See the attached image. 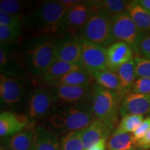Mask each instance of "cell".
<instances>
[{
  "mask_svg": "<svg viewBox=\"0 0 150 150\" xmlns=\"http://www.w3.org/2000/svg\"><path fill=\"white\" fill-rule=\"evenodd\" d=\"M67 11L68 8L59 1H42L24 15V27L33 36L61 35Z\"/></svg>",
  "mask_w": 150,
  "mask_h": 150,
  "instance_id": "1",
  "label": "cell"
},
{
  "mask_svg": "<svg viewBox=\"0 0 150 150\" xmlns=\"http://www.w3.org/2000/svg\"><path fill=\"white\" fill-rule=\"evenodd\" d=\"M54 106V101L50 89L37 88L30 94L27 102V115L31 123L44 120Z\"/></svg>",
  "mask_w": 150,
  "mask_h": 150,
  "instance_id": "6",
  "label": "cell"
},
{
  "mask_svg": "<svg viewBox=\"0 0 150 150\" xmlns=\"http://www.w3.org/2000/svg\"><path fill=\"white\" fill-rule=\"evenodd\" d=\"M91 12L92 8L87 1H82L81 3L69 8L62 33L78 35L87 23Z\"/></svg>",
  "mask_w": 150,
  "mask_h": 150,
  "instance_id": "12",
  "label": "cell"
},
{
  "mask_svg": "<svg viewBox=\"0 0 150 150\" xmlns=\"http://www.w3.org/2000/svg\"><path fill=\"white\" fill-rule=\"evenodd\" d=\"M137 78L150 79V59L136 56L134 59Z\"/></svg>",
  "mask_w": 150,
  "mask_h": 150,
  "instance_id": "31",
  "label": "cell"
},
{
  "mask_svg": "<svg viewBox=\"0 0 150 150\" xmlns=\"http://www.w3.org/2000/svg\"><path fill=\"white\" fill-rule=\"evenodd\" d=\"M144 120V116L129 115L122 118L117 127L112 131V134H131L134 133Z\"/></svg>",
  "mask_w": 150,
  "mask_h": 150,
  "instance_id": "27",
  "label": "cell"
},
{
  "mask_svg": "<svg viewBox=\"0 0 150 150\" xmlns=\"http://www.w3.org/2000/svg\"><path fill=\"white\" fill-rule=\"evenodd\" d=\"M93 76L84 69L67 73L62 77L47 84L46 86H91L94 85Z\"/></svg>",
  "mask_w": 150,
  "mask_h": 150,
  "instance_id": "20",
  "label": "cell"
},
{
  "mask_svg": "<svg viewBox=\"0 0 150 150\" xmlns=\"http://www.w3.org/2000/svg\"><path fill=\"white\" fill-rule=\"evenodd\" d=\"M56 40V37L51 35L33 36L22 47L21 62L37 80L55 60Z\"/></svg>",
  "mask_w": 150,
  "mask_h": 150,
  "instance_id": "3",
  "label": "cell"
},
{
  "mask_svg": "<svg viewBox=\"0 0 150 150\" xmlns=\"http://www.w3.org/2000/svg\"><path fill=\"white\" fill-rule=\"evenodd\" d=\"M137 147V141L131 134H112L106 140L107 150H129Z\"/></svg>",
  "mask_w": 150,
  "mask_h": 150,
  "instance_id": "26",
  "label": "cell"
},
{
  "mask_svg": "<svg viewBox=\"0 0 150 150\" xmlns=\"http://www.w3.org/2000/svg\"><path fill=\"white\" fill-rule=\"evenodd\" d=\"M61 150H84L81 130L65 134L60 139Z\"/></svg>",
  "mask_w": 150,
  "mask_h": 150,
  "instance_id": "28",
  "label": "cell"
},
{
  "mask_svg": "<svg viewBox=\"0 0 150 150\" xmlns=\"http://www.w3.org/2000/svg\"><path fill=\"white\" fill-rule=\"evenodd\" d=\"M138 56L150 59V35H145L140 39L136 49Z\"/></svg>",
  "mask_w": 150,
  "mask_h": 150,
  "instance_id": "34",
  "label": "cell"
},
{
  "mask_svg": "<svg viewBox=\"0 0 150 150\" xmlns=\"http://www.w3.org/2000/svg\"><path fill=\"white\" fill-rule=\"evenodd\" d=\"M112 131L106 123L98 118H95L88 126L82 129L84 150L88 149L102 139L108 138Z\"/></svg>",
  "mask_w": 150,
  "mask_h": 150,
  "instance_id": "17",
  "label": "cell"
},
{
  "mask_svg": "<svg viewBox=\"0 0 150 150\" xmlns=\"http://www.w3.org/2000/svg\"><path fill=\"white\" fill-rule=\"evenodd\" d=\"M35 127L30 125L17 134L1 138V148L13 150H33Z\"/></svg>",
  "mask_w": 150,
  "mask_h": 150,
  "instance_id": "16",
  "label": "cell"
},
{
  "mask_svg": "<svg viewBox=\"0 0 150 150\" xmlns=\"http://www.w3.org/2000/svg\"><path fill=\"white\" fill-rule=\"evenodd\" d=\"M24 86L15 76L0 75V100L1 104L14 106L21 102L24 96Z\"/></svg>",
  "mask_w": 150,
  "mask_h": 150,
  "instance_id": "11",
  "label": "cell"
},
{
  "mask_svg": "<svg viewBox=\"0 0 150 150\" xmlns=\"http://www.w3.org/2000/svg\"><path fill=\"white\" fill-rule=\"evenodd\" d=\"M129 150H144V149H140V148H139V147H136V148H134V149H129Z\"/></svg>",
  "mask_w": 150,
  "mask_h": 150,
  "instance_id": "39",
  "label": "cell"
},
{
  "mask_svg": "<svg viewBox=\"0 0 150 150\" xmlns=\"http://www.w3.org/2000/svg\"><path fill=\"white\" fill-rule=\"evenodd\" d=\"M31 6L29 2L20 0H1L0 12L8 14L19 15L23 16L25 11Z\"/></svg>",
  "mask_w": 150,
  "mask_h": 150,
  "instance_id": "29",
  "label": "cell"
},
{
  "mask_svg": "<svg viewBox=\"0 0 150 150\" xmlns=\"http://www.w3.org/2000/svg\"><path fill=\"white\" fill-rule=\"evenodd\" d=\"M112 35L116 41H122L129 45L136 53L140 39L145 35L138 29L128 13L120 14L112 18Z\"/></svg>",
  "mask_w": 150,
  "mask_h": 150,
  "instance_id": "7",
  "label": "cell"
},
{
  "mask_svg": "<svg viewBox=\"0 0 150 150\" xmlns=\"http://www.w3.org/2000/svg\"><path fill=\"white\" fill-rule=\"evenodd\" d=\"M96 118L91 102L79 104H54L50 113L43 120L47 128L57 136L81 130Z\"/></svg>",
  "mask_w": 150,
  "mask_h": 150,
  "instance_id": "2",
  "label": "cell"
},
{
  "mask_svg": "<svg viewBox=\"0 0 150 150\" xmlns=\"http://www.w3.org/2000/svg\"><path fill=\"white\" fill-rule=\"evenodd\" d=\"M120 82L122 94L124 97L130 93L133 84L136 79V65L134 61H131L118 67L115 72Z\"/></svg>",
  "mask_w": 150,
  "mask_h": 150,
  "instance_id": "25",
  "label": "cell"
},
{
  "mask_svg": "<svg viewBox=\"0 0 150 150\" xmlns=\"http://www.w3.org/2000/svg\"><path fill=\"white\" fill-rule=\"evenodd\" d=\"M23 27L0 26V42L1 44H11L21 37Z\"/></svg>",
  "mask_w": 150,
  "mask_h": 150,
  "instance_id": "30",
  "label": "cell"
},
{
  "mask_svg": "<svg viewBox=\"0 0 150 150\" xmlns=\"http://www.w3.org/2000/svg\"><path fill=\"white\" fill-rule=\"evenodd\" d=\"M80 38V37H79ZM82 47L81 65L90 74L108 69L106 48L81 38Z\"/></svg>",
  "mask_w": 150,
  "mask_h": 150,
  "instance_id": "10",
  "label": "cell"
},
{
  "mask_svg": "<svg viewBox=\"0 0 150 150\" xmlns=\"http://www.w3.org/2000/svg\"><path fill=\"white\" fill-rule=\"evenodd\" d=\"M95 85V84H94ZM94 85L91 86H47L53 96L54 104H79L92 101Z\"/></svg>",
  "mask_w": 150,
  "mask_h": 150,
  "instance_id": "8",
  "label": "cell"
},
{
  "mask_svg": "<svg viewBox=\"0 0 150 150\" xmlns=\"http://www.w3.org/2000/svg\"><path fill=\"white\" fill-rule=\"evenodd\" d=\"M123 97L120 94L95 84L91 104L95 117L105 122L112 131L118 121Z\"/></svg>",
  "mask_w": 150,
  "mask_h": 150,
  "instance_id": "5",
  "label": "cell"
},
{
  "mask_svg": "<svg viewBox=\"0 0 150 150\" xmlns=\"http://www.w3.org/2000/svg\"><path fill=\"white\" fill-rule=\"evenodd\" d=\"M33 150H61L58 136L45 125L35 127Z\"/></svg>",
  "mask_w": 150,
  "mask_h": 150,
  "instance_id": "19",
  "label": "cell"
},
{
  "mask_svg": "<svg viewBox=\"0 0 150 150\" xmlns=\"http://www.w3.org/2000/svg\"><path fill=\"white\" fill-rule=\"evenodd\" d=\"M127 13L143 34L150 35L149 12L142 8L138 1H131Z\"/></svg>",
  "mask_w": 150,
  "mask_h": 150,
  "instance_id": "21",
  "label": "cell"
},
{
  "mask_svg": "<svg viewBox=\"0 0 150 150\" xmlns=\"http://www.w3.org/2000/svg\"><path fill=\"white\" fill-rule=\"evenodd\" d=\"M138 2L142 8L150 13V0H139Z\"/></svg>",
  "mask_w": 150,
  "mask_h": 150,
  "instance_id": "38",
  "label": "cell"
},
{
  "mask_svg": "<svg viewBox=\"0 0 150 150\" xmlns=\"http://www.w3.org/2000/svg\"><path fill=\"white\" fill-rule=\"evenodd\" d=\"M119 113L122 117L129 115H150V95L127 93L122 100Z\"/></svg>",
  "mask_w": 150,
  "mask_h": 150,
  "instance_id": "13",
  "label": "cell"
},
{
  "mask_svg": "<svg viewBox=\"0 0 150 150\" xmlns=\"http://www.w3.org/2000/svg\"><path fill=\"white\" fill-rule=\"evenodd\" d=\"M21 64L17 63L12 53L11 44L0 45V69L1 74L16 76V72L20 69Z\"/></svg>",
  "mask_w": 150,
  "mask_h": 150,
  "instance_id": "23",
  "label": "cell"
},
{
  "mask_svg": "<svg viewBox=\"0 0 150 150\" xmlns=\"http://www.w3.org/2000/svg\"><path fill=\"white\" fill-rule=\"evenodd\" d=\"M1 150H13V149H4V148H1Z\"/></svg>",
  "mask_w": 150,
  "mask_h": 150,
  "instance_id": "40",
  "label": "cell"
},
{
  "mask_svg": "<svg viewBox=\"0 0 150 150\" xmlns=\"http://www.w3.org/2000/svg\"><path fill=\"white\" fill-rule=\"evenodd\" d=\"M130 93L150 95V79L137 78L131 87Z\"/></svg>",
  "mask_w": 150,
  "mask_h": 150,
  "instance_id": "33",
  "label": "cell"
},
{
  "mask_svg": "<svg viewBox=\"0 0 150 150\" xmlns=\"http://www.w3.org/2000/svg\"><path fill=\"white\" fill-rule=\"evenodd\" d=\"M137 147L144 150L150 149V130L142 139L137 142Z\"/></svg>",
  "mask_w": 150,
  "mask_h": 150,
  "instance_id": "36",
  "label": "cell"
},
{
  "mask_svg": "<svg viewBox=\"0 0 150 150\" xmlns=\"http://www.w3.org/2000/svg\"><path fill=\"white\" fill-rule=\"evenodd\" d=\"M108 69L115 72L125 63L133 61L135 52L132 47L125 42L116 41L106 48Z\"/></svg>",
  "mask_w": 150,
  "mask_h": 150,
  "instance_id": "14",
  "label": "cell"
},
{
  "mask_svg": "<svg viewBox=\"0 0 150 150\" xmlns=\"http://www.w3.org/2000/svg\"><path fill=\"white\" fill-rule=\"evenodd\" d=\"M27 115L14 112L3 111L0 114L1 138L11 136L20 132L31 125Z\"/></svg>",
  "mask_w": 150,
  "mask_h": 150,
  "instance_id": "15",
  "label": "cell"
},
{
  "mask_svg": "<svg viewBox=\"0 0 150 150\" xmlns=\"http://www.w3.org/2000/svg\"><path fill=\"white\" fill-rule=\"evenodd\" d=\"M87 1L92 9H103L112 17L128 12L129 5L131 2V1L125 0H102Z\"/></svg>",
  "mask_w": 150,
  "mask_h": 150,
  "instance_id": "22",
  "label": "cell"
},
{
  "mask_svg": "<svg viewBox=\"0 0 150 150\" xmlns=\"http://www.w3.org/2000/svg\"><path fill=\"white\" fill-rule=\"evenodd\" d=\"M22 16L8 14L0 12V26H10V27H23V20Z\"/></svg>",
  "mask_w": 150,
  "mask_h": 150,
  "instance_id": "32",
  "label": "cell"
},
{
  "mask_svg": "<svg viewBox=\"0 0 150 150\" xmlns=\"http://www.w3.org/2000/svg\"><path fill=\"white\" fill-rule=\"evenodd\" d=\"M81 42L79 35L62 33L56 37L54 48L55 59L81 65Z\"/></svg>",
  "mask_w": 150,
  "mask_h": 150,
  "instance_id": "9",
  "label": "cell"
},
{
  "mask_svg": "<svg viewBox=\"0 0 150 150\" xmlns=\"http://www.w3.org/2000/svg\"><path fill=\"white\" fill-rule=\"evenodd\" d=\"M81 69H83L81 65L67 63V62L55 59L52 65L38 79V81L46 86L50 82L54 81L67 74V73L81 70Z\"/></svg>",
  "mask_w": 150,
  "mask_h": 150,
  "instance_id": "18",
  "label": "cell"
},
{
  "mask_svg": "<svg viewBox=\"0 0 150 150\" xmlns=\"http://www.w3.org/2000/svg\"><path fill=\"white\" fill-rule=\"evenodd\" d=\"M91 75L95 81V84L97 86L109 91L116 92L120 94L124 97L122 94L120 82L115 72L109 70H105L95 72Z\"/></svg>",
  "mask_w": 150,
  "mask_h": 150,
  "instance_id": "24",
  "label": "cell"
},
{
  "mask_svg": "<svg viewBox=\"0 0 150 150\" xmlns=\"http://www.w3.org/2000/svg\"><path fill=\"white\" fill-rule=\"evenodd\" d=\"M112 18L103 9H92L88 20L79 36L88 42L107 48L115 42L112 35Z\"/></svg>",
  "mask_w": 150,
  "mask_h": 150,
  "instance_id": "4",
  "label": "cell"
},
{
  "mask_svg": "<svg viewBox=\"0 0 150 150\" xmlns=\"http://www.w3.org/2000/svg\"><path fill=\"white\" fill-rule=\"evenodd\" d=\"M106 140L107 138H104L99 140L98 142H97L95 145H94L93 147L89 148L87 150H106Z\"/></svg>",
  "mask_w": 150,
  "mask_h": 150,
  "instance_id": "37",
  "label": "cell"
},
{
  "mask_svg": "<svg viewBox=\"0 0 150 150\" xmlns=\"http://www.w3.org/2000/svg\"><path fill=\"white\" fill-rule=\"evenodd\" d=\"M150 130V117H148L144 120L141 125L138 127L136 131L133 134L134 138L137 142L140 139H142L147 132Z\"/></svg>",
  "mask_w": 150,
  "mask_h": 150,
  "instance_id": "35",
  "label": "cell"
}]
</instances>
